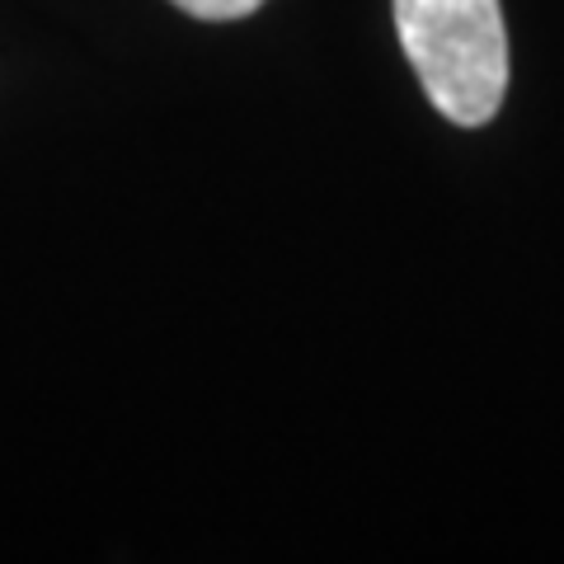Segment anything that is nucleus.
Instances as JSON below:
<instances>
[{"label":"nucleus","mask_w":564,"mask_h":564,"mask_svg":"<svg viewBox=\"0 0 564 564\" xmlns=\"http://www.w3.org/2000/svg\"><path fill=\"white\" fill-rule=\"evenodd\" d=\"M395 33L423 95L456 128H485L508 95L499 0H395Z\"/></svg>","instance_id":"nucleus-1"},{"label":"nucleus","mask_w":564,"mask_h":564,"mask_svg":"<svg viewBox=\"0 0 564 564\" xmlns=\"http://www.w3.org/2000/svg\"><path fill=\"white\" fill-rule=\"evenodd\" d=\"M184 14L193 20H245V14H254L263 0H174Z\"/></svg>","instance_id":"nucleus-2"}]
</instances>
